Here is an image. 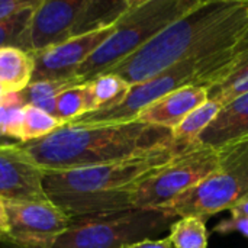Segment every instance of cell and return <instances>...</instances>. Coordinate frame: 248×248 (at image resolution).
Wrapping results in <instances>:
<instances>
[{"label": "cell", "instance_id": "obj_1", "mask_svg": "<svg viewBox=\"0 0 248 248\" xmlns=\"http://www.w3.org/2000/svg\"><path fill=\"white\" fill-rule=\"evenodd\" d=\"M247 32L246 0H201L108 73L138 84L189 58L235 48Z\"/></svg>", "mask_w": 248, "mask_h": 248}, {"label": "cell", "instance_id": "obj_2", "mask_svg": "<svg viewBox=\"0 0 248 248\" xmlns=\"http://www.w3.org/2000/svg\"><path fill=\"white\" fill-rule=\"evenodd\" d=\"M171 144L170 129L132 121L110 125L67 124L46 138L20 145L44 171H61L128 160Z\"/></svg>", "mask_w": 248, "mask_h": 248}, {"label": "cell", "instance_id": "obj_3", "mask_svg": "<svg viewBox=\"0 0 248 248\" xmlns=\"http://www.w3.org/2000/svg\"><path fill=\"white\" fill-rule=\"evenodd\" d=\"M182 150L183 147L174 142L116 163L45 171V193L71 219L128 209L132 208V195L137 187L163 169Z\"/></svg>", "mask_w": 248, "mask_h": 248}, {"label": "cell", "instance_id": "obj_4", "mask_svg": "<svg viewBox=\"0 0 248 248\" xmlns=\"http://www.w3.org/2000/svg\"><path fill=\"white\" fill-rule=\"evenodd\" d=\"M238 46L182 61L142 83L132 84L126 97L119 105L109 109L92 112L73 124H126L137 121L138 115L147 106H150L153 102L161 99L163 96L171 92H176L187 86L205 87L209 90L225 80L240 51Z\"/></svg>", "mask_w": 248, "mask_h": 248}, {"label": "cell", "instance_id": "obj_5", "mask_svg": "<svg viewBox=\"0 0 248 248\" xmlns=\"http://www.w3.org/2000/svg\"><path fill=\"white\" fill-rule=\"evenodd\" d=\"M132 0H39L15 46L35 55L71 38L115 25Z\"/></svg>", "mask_w": 248, "mask_h": 248}, {"label": "cell", "instance_id": "obj_6", "mask_svg": "<svg viewBox=\"0 0 248 248\" xmlns=\"http://www.w3.org/2000/svg\"><path fill=\"white\" fill-rule=\"evenodd\" d=\"M201 0H132L129 9L115 23L112 35L78 68L81 83L110 71L141 49L163 29L190 12Z\"/></svg>", "mask_w": 248, "mask_h": 248}, {"label": "cell", "instance_id": "obj_7", "mask_svg": "<svg viewBox=\"0 0 248 248\" xmlns=\"http://www.w3.org/2000/svg\"><path fill=\"white\" fill-rule=\"evenodd\" d=\"M176 219L166 211L142 208L78 217L54 248H125L170 230Z\"/></svg>", "mask_w": 248, "mask_h": 248}, {"label": "cell", "instance_id": "obj_8", "mask_svg": "<svg viewBox=\"0 0 248 248\" xmlns=\"http://www.w3.org/2000/svg\"><path fill=\"white\" fill-rule=\"evenodd\" d=\"M248 193V141L219 150L218 167L199 185L176 198L161 211L176 218H209L230 211Z\"/></svg>", "mask_w": 248, "mask_h": 248}, {"label": "cell", "instance_id": "obj_9", "mask_svg": "<svg viewBox=\"0 0 248 248\" xmlns=\"http://www.w3.org/2000/svg\"><path fill=\"white\" fill-rule=\"evenodd\" d=\"M219 163V150L195 144L179 151L163 169L145 179L132 195V208L163 209L205 180Z\"/></svg>", "mask_w": 248, "mask_h": 248}, {"label": "cell", "instance_id": "obj_10", "mask_svg": "<svg viewBox=\"0 0 248 248\" xmlns=\"http://www.w3.org/2000/svg\"><path fill=\"white\" fill-rule=\"evenodd\" d=\"M9 234L13 241L35 248H54L68 230L71 218L51 201L4 202Z\"/></svg>", "mask_w": 248, "mask_h": 248}, {"label": "cell", "instance_id": "obj_11", "mask_svg": "<svg viewBox=\"0 0 248 248\" xmlns=\"http://www.w3.org/2000/svg\"><path fill=\"white\" fill-rule=\"evenodd\" d=\"M45 171L17 142L0 144V198L4 202L49 201Z\"/></svg>", "mask_w": 248, "mask_h": 248}, {"label": "cell", "instance_id": "obj_12", "mask_svg": "<svg viewBox=\"0 0 248 248\" xmlns=\"http://www.w3.org/2000/svg\"><path fill=\"white\" fill-rule=\"evenodd\" d=\"M113 29L115 25L93 31L35 54L32 81L76 78L78 68L112 35Z\"/></svg>", "mask_w": 248, "mask_h": 248}, {"label": "cell", "instance_id": "obj_13", "mask_svg": "<svg viewBox=\"0 0 248 248\" xmlns=\"http://www.w3.org/2000/svg\"><path fill=\"white\" fill-rule=\"evenodd\" d=\"M208 99V89L187 86L153 102L138 115L137 121L173 131L192 110L203 105Z\"/></svg>", "mask_w": 248, "mask_h": 248}, {"label": "cell", "instance_id": "obj_14", "mask_svg": "<svg viewBox=\"0 0 248 248\" xmlns=\"http://www.w3.org/2000/svg\"><path fill=\"white\" fill-rule=\"evenodd\" d=\"M243 141H248V93L222 106L218 116L198 140L199 144L215 150Z\"/></svg>", "mask_w": 248, "mask_h": 248}, {"label": "cell", "instance_id": "obj_15", "mask_svg": "<svg viewBox=\"0 0 248 248\" xmlns=\"http://www.w3.org/2000/svg\"><path fill=\"white\" fill-rule=\"evenodd\" d=\"M33 70V55L17 46L0 48V83L9 93L23 92L32 81Z\"/></svg>", "mask_w": 248, "mask_h": 248}, {"label": "cell", "instance_id": "obj_16", "mask_svg": "<svg viewBox=\"0 0 248 248\" xmlns=\"http://www.w3.org/2000/svg\"><path fill=\"white\" fill-rule=\"evenodd\" d=\"M221 109H222V105L218 100L208 99L203 105L192 110L180 122V125L171 131L173 141L183 148L198 144L199 137L218 116Z\"/></svg>", "mask_w": 248, "mask_h": 248}, {"label": "cell", "instance_id": "obj_17", "mask_svg": "<svg viewBox=\"0 0 248 248\" xmlns=\"http://www.w3.org/2000/svg\"><path fill=\"white\" fill-rule=\"evenodd\" d=\"M94 112L89 83H76L65 89L55 102L54 116L64 125L73 124L80 118Z\"/></svg>", "mask_w": 248, "mask_h": 248}, {"label": "cell", "instance_id": "obj_18", "mask_svg": "<svg viewBox=\"0 0 248 248\" xmlns=\"http://www.w3.org/2000/svg\"><path fill=\"white\" fill-rule=\"evenodd\" d=\"M94 105V112L119 105L128 94L131 84L113 73H105L87 81Z\"/></svg>", "mask_w": 248, "mask_h": 248}, {"label": "cell", "instance_id": "obj_19", "mask_svg": "<svg viewBox=\"0 0 248 248\" xmlns=\"http://www.w3.org/2000/svg\"><path fill=\"white\" fill-rule=\"evenodd\" d=\"M62 125L64 124L54 115L26 103L23 108L19 144H29L46 138Z\"/></svg>", "mask_w": 248, "mask_h": 248}, {"label": "cell", "instance_id": "obj_20", "mask_svg": "<svg viewBox=\"0 0 248 248\" xmlns=\"http://www.w3.org/2000/svg\"><path fill=\"white\" fill-rule=\"evenodd\" d=\"M81 83L77 78H62V80H38L31 81L29 86L22 92V96L28 105L36 106L51 115H54L55 102L58 96L70 86Z\"/></svg>", "mask_w": 248, "mask_h": 248}, {"label": "cell", "instance_id": "obj_21", "mask_svg": "<svg viewBox=\"0 0 248 248\" xmlns=\"http://www.w3.org/2000/svg\"><path fill=\"white\" fill-rule=\"evenodd\" d=\"M169 231V240L173 248H208L206 219L203 218H177Z\"/></svg>", "mask_w": 248, "mask_h": 248}, {"label": "cell", "instance_id": "obj_22", "mask_svg": "<svg viewBox=\"0 0 248 248\" xmlns=\"http://www.w3.org/2000/svg\"><path fill=\"white\" fill-rule=\"evenodd\" d=\"M35 6L0 22V48H3V46H15L17 38L22 35L25 28L28 26Z\"/></svg>", "mask_w": 248, "mask_h": 248}, {"label": "cell", "instance_id": "obj_23", "mask_svg": "<svg viewBox=\"0 0 248 248\" xmlns=\"http://www.w3.org/2000/svg\"><path fill=\"white\" fill-rule=\"evenodd\" d=\"M238 49H240V51H238V54H237V57H235V61H234V64H232V67H231L228 76L225 77V80H224L221 84H218V86H215V87H212V89H209V90L227 89V87H230V86L238 83L240 80L248 77V32L247 35H246V38L241 41Z\"/></svg>", "mask_w": 248, "mask_h": 248}, {"label": "cell", "instance_id": "obj_24", "mask_svg": "<svg viewBox=\"0 0 248 248\" xmlns=\"http://www.w3.org/2000/svg\"><path fill=\"white\" fill-rule=\"evenodd\" d=\"M214 232H218L222 235H227L231 232H240L248 240V217L231 214L228 219H224L214 227Z\"/></svg>", "mask_w": 248, "mask_h": 248}, {"label": "cell", "instance_id": "obj_25", "mask_svg": "<svg viewBox=\"0 0 248 248\" xmlns=\"http://www.w3.org/2000/svg\"><path fill=\"white\" fill-rule=\"evenodd\" d=\"M209 92V99H215L218 100L222 106H225L227 103H230L231 100H234L235 97L248 93V77L240 80L238 83L227 87V89H221V90H208Z\"/></svg>", "mask_w": 248, "mask_h": 248}, {"label": "cell", "instance_id": "obj_26", "mask_svg": "<svg viewBox=\"0 0 248 248\" xmlns=\"http://www.w3.org/2000/svg\"><path fill=\"white\" fill-rule=\"evenodd\" d=\"M36 3L38 0H0V22L33 7Z\"/></svg>", "mask_w": 248, "mask_h": 248}, {"label": "cell", "instance_id": "obj_27", "mask_svg": "<svg viewBox=\"0 0 248 248\" xmlns=\"http://www.w3.org/2000/svg\"><path fill=\"white\" fill-rule=\"evenodd\" d=\"M125 248H173V246L169 238H161V240L148 238V240H142V241L129 244Z\"/></svg>", "mask_w": 248, "mask_h": 248}, {"label": "cell", "instance_id": "obj_28", "mask_svg": "<svg viewBox=\"0 0 248 248\" xmlns=\"http://www.w3.org/2000/svg\"><path fill=\"white\" fill-rule=\"evenodd\" d=\"M9 234V221H7V212L4 201L0 198V237H4Z\"/></svg>", "mask_w": 248, "mask_h": 248}, {"label": "cell", "instance_id": "obj_29", "mask_svg": "<svg viewBox=\"0 0 248 248\" xmlns=\"http://www.w3.org/2000/svg\"><path fill=\"white\" fill-rule=\"evenodd\" d=\"M231 214H237V215H244V217H248V193L241 198L231 209H230Z\"/></svg>", "mask_w": 248, "mask_h": 248}, {"label": "cell", "instance_id": "obj_30", "mask_svg": "<svg viewBox=\"0 0 248 248\" xmlns=\"http://www.w3.org/2000/svg\"><path fill=\"white\" fill-rule=\"evenodd\" d=\"M0 248H35V247H28V246H22L16 241H13L12 238H9L7 235L0 237Z\"/></svg>", "mask_w": 248, "mask_h": 248}, {"label": "cell", "instance_id": "obj_31", "mask_svg": "<svg viewBox=\"0 0 248 248\" xmlns=\"http://www.w3.org/2000/svg\"><path fill=\"white\" fill-rule=\"evenodd\" d=\"M9 94H10V93L7 92V89L0 83V100H1V99H4V97H6V96H9Z\"/></svg>", "mask_w": 248, "mask_h": 248}, {"label": "cell", "instance_id": "obj_32", "mask_svg": "<svg viewBox=\"0 0 248 248\" xmlns=\"http://www.w3.org/2000/svg\"><path fill=\"white\" fill-rule=\"evenodd\" d=\"M7 142H9V141H4V140L0 138V144H7Z\"/></svg>", "mask_w": 248, "mask_h": 248}]
</instances>
